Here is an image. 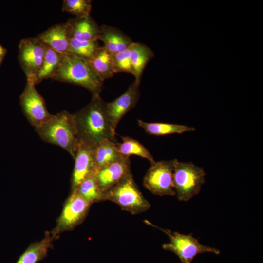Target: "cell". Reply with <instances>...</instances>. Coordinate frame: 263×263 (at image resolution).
Instances as JSON below:
<instances>
[{"instance_id": "obj_1", "label": "cell", "mask_w": 263, "mask_h": 263, "mask_svg": "<svg viewBox=\"0 0 263 263\" xmlns=\"http://www.w3.org/2000/svg\"><path fill=\"white\" fill-rule=\"evenodd\" d=\"M73 114L80 141L92 148L106 139L117 143L106 102L100 95H93L88 104Z\"/></svg>"}, {"instance_id": "obj_2", "label": "cell", "mask_w": 263, "mask_h": 263, "mask_svg": "<svg viewBox=\"0 0 263 263\" xmlns=\"http://www.w3.org/2000/svg\"><path fill=\"white\" fill-rule=\"evenodd\" d=\"M35 129L44 142L62 148L74 158L79 139L73 113L66 110L61 111Z\"/></svg>"}, {"instance_id": "obj_3", "label": "cell", "mask_w": 263, "mask_h": 263, "mask_svg": "<svg viewBox=\"0 0 263 263\" xmlns=\"http://www.w3.org/2000/svg\"><path fill=\"white\" fill-rule=\"evenodd\" d=\"M50 79L81 86L92 96L100 95L103 85L89 61L68 53L64 54L59 67Z\"/></svg>"}, {"instance_id": "obj_4", "label": "cell", "mask_w": 263, "mask_h": 263, "mask_svg": "<svg viewBox=\"0 0 263 263\" xmlns=\"http://www.w3.org/2000/svg\"><path fill=\"white\" fill-rule=\"evenodd\" d=\"M110 201L132 215L141 214L150 207L135 182L132 174L103 193L102 201Z\"/></svg>"}, {"instance_id": "obj_5", "label": "cell", "mask_w": 263, "mask_h": 263, "mask_svg": "<svg viewBox=\"0 0 263 263\" xmlns=\"http://www.w3.org/2000/svg\"><path fill=\"white\" fill-rule=\"evenodd\" d=\"M204 168L192 162L175 163L173 170L174 188L179 201L186 202L198 194L205 182Z\"/></svg>"}, {"instance_id": "obj_6", "label": "cell", "mask_w": 263, "mask_h": 263, "mask_svg": "<svg viewBox=\"0 0 263 263\" xmlns=\"http://www.w3.org/2000/svg\"><path fill=\"white\" fill-rule=\"evenodd\" d=\"M147 224L157 228L169 238V242L162 245L163 249L172 252L179 258L182 263H191L198 255L205 252H211L218 255L219 249L202 244L198 239L194 238L192 234H184L177 232H172L167 229H163L147 221Z\"/></svg>"}, {"instance_id": "obj_7", "label": "cell", "mask_w": 263, "mask_h": 263, "mask_svg": "<svg viewBox=\"0 0 263 263\" xmlns=\"http://www.w3.org/2000/svg\"><path fill=\"white\" fill-rule=\"evenodd\" d=\"M177 159L155 162L148 170L143 180L145 188L159 196H174L173 170Z\"/></svg>"}, {"instance_id": "obj_8", "label": "cell", "mask_w": 263, "mask_h": 263, "mask_svg": "<svg viewBox=\"0 0 263 263\" xmlns=\"http://www.w3.org/2000/svg\"><path fill=\"white\" fill-rule=\"evenodd\" d=\"M19 100L25 116L35 129L42 125L52 115L47 108L44 99L37 90L33 81L26 80Z\"/></svg>"}, {"instance_id": "obj_9", "label": "cell", "mask_w": 263, "mask_h": 263, "mask_svg": "<svg viewBox=\"0 0 263 263\" xmlns=\"http://www.w3.org/2000/svg\"><path fill=\"white\" fill-rule=\"evenodd\" d=\"M46 49V46L37 37L24 38L20 41L18 59L26 80L35 82L42 64Z\"/></svg>"}, {"instance_id": "obj_10", "label": "cell", "mask_w": 263, "mask_h": 263, "mask_svg": "<svg viewBox=\"0 0 263 263\" xmlns=\"http://www.w3.org/2000/svg\"><path fill=\"white\" fill-rule=\"evenodd\" d=\"M91 205L76 190L72 191L58 219L57 229H72L80 224L86 217Z\"/></svg>"}, {"instance_id": "obj_11", "label": "cell", "mask_w": 263, "mask_h": 263, "mask_svg": "<svg viewBox=\"0 0 263 263\" xmlns=\"http://www.w3.org/2000/svg\"><path fill=\"white\" fill-rule=\"evenodd\" d=\"M132 175L130 157H124L105 166L95 173L98 187L102 193Z\"/></svg>"}, {"instance_id": "obj_12", "label": "cell", "mask_w": 263, "mask_h": 263, "mask_svg": "<svg viewBox=\"0 0 263 263\" xmlns=\"http://www.w3.org/2000/svg\"><path fill=\"white\" fill-rule=\"evenodd\" d=\"M140 82L134 80L119 97L111 102L106 103L107 112L115 130L121 119L138 102L140 96Z\"/></svg>"}, {"instance_id": "obj_13", "label": "cell", "mask_w": 263, "mask_h": 263, "mask_svg": "<svg viewBox=\"0 0 263 263\" xmlns=\"http://www.w3.org/2000/svg\"><path fill=\"white\" fill-rule=\"evenodd\" d=\"M74 168L71 179L72 191L86 178L96 172L94 148L80 141L74 158Z\"/></svg>"}, {"instance_id": "obj_14", "label": "cell", "mask_w": 263, "mask_h": 263, "mask_svg": "<svg viewBox=\"0 0 263 263\" xmlns=\"http://www.w3.org/2000/svg\"><path fill=\"white\" fill-rule=\"evenodd\" d=\"M38 38L46 46L62 54H66L72 38L69 23L54 25L40 33Z\"/></svg>"}, {"instance_id": "obj_15", "label": "cell", "mask_w": 263, "mask_h": 263, "mask_svg": "<svg viewBox=\"0 0 263 263\" xmlns=\"http://www.w3.org/2000/svg\"><path fill=\"white\" fill-rule=\"evenodd\" d=\"M98 40L103 42V47L112 54L129 49L133 43L131 38L120 29L107 25L100 26Z\"/></svg>"}, {"instance_id": "obj_16", "label": "cell", "mask_w": 263, "mask_h": 263, "mask_svg": "<svg viewBox=\"0 0 263 263\" xmlns=\"http://www.w3.org/2000/svg\"><path fill=\"white\" fill-rule=\"evenodd\" d=\"M67 22L71 27L72 38L83 41H98L100 26L91 16L71 18Z\"/></svg>"}, {"instance_id": "obj_17", "label": "cell", "mask_w": 263, "mask_h": 263, "mask_svg": "<svg viewBox=\"0 0 263 263\" xmlns=\"http://www.w3.org/2000/svg\"><path fill=\"white\" fill-rule=\"evenodd\" d=\"M129 49L133 75L135 80L140 82L145 68L154 57V53L146 45L139 42H133Z\"/></svg>"}, {"instance_id": "obj_18", "label": "cell", "mask_w": 263, "mask_h": 263, "mask_svg": "<svg viewBox=\"0 0 263 263\" xmlns=\"http://www.w3.org/2000/svg\"><path fill=\"white\" fill-rule=\"evenodd\" d=\"M116 143L106 139L94 148L96 171L106 165L125 157L119 152Z\"/></svg>"}, {"instance_id": "obj_19", "label": "cell", "mask_w": 263, "mask_h": 263, "mask_svg": "<svg viewBox=\"0 0 263 263\" xmlns=\"http://www.w3.org/2000/svg\"><path fill=\"white\" fill-rule=\"evenodd\" d=\"M89 61L103 82L113 76L115 73L113 67L112 54L103 46L99 48L93 57Z\"/></svg>"}, {"instance_id": "obj_20", "label": "cell", "mask_w": 263, "mask_h": 263, "mask_svg": "<svg viewBox=\"0 0 263 263\" xmlns=\"http://www.w3.org/2000/svg\"><path fill=\"white\" fill-rule=\"evenodd\" d=\"M138 124L146 133L155 136L166 135L174 133L181 134L195 130L194 127L183 125L160 122L149 123L141 120H138Z\"/></svg>"}, {"instance_id": "obj_21", "label": "cell", "mask_w": 263, "mask_h": 263, "mask_svg": "<svg viewBox=\"0 0 263 263\" xmlns=\"http://www.w3.org/2000/svg\"><path fill=\"white\" fill-rule=\"evenodd\" d=\"M64 55L46 46L42 64L35 79L36 85L43 80L51 78L59 67Z\"/></svg>"}, {"instance_id": "obj_22", "label": "cell", "mask_w": 263, "mask_h": 263, "mask_svg": "<svg viewBox=\"0 0 263 263\" xmlns=\"http://www.w3.org/2000/svg\"><path fill=\"white\" fill-rule=\"evenodd\" d=\"M51 245L52 239L50 236L34 243L20 256L16 263H37L46 256Z\"/></svg>"}, {"instance_id": "obj_23", "label": "cell", "mask_w": 263, "mask_h": 263, "mask_svg": "<svg viewBox=\"0 0 263 263\" xmlns=\"http://www.w3.org/2000/svg\"><path fill=\"white\" fill-rule=\"evenodd\" d=\"M122 142L117 143V148L121 154L125 157L137 155L149 160L151 165L156 161L149 150L137 140L129 136H122Z\"/></svg>"}, {"instance_id": "obj_24", "label": "cell", "mask_w": 263, "mask_h": 263, "mask_svg": "<svg viewBox=\"0 0 263 263\" xmlns=\"http://www.w3.org/2000/svg\"><path fill=\"white\" fill-rule=\"evenodd\" d=\"M100 47L98 41H83L71 38L67 53L90 61Z\"/></svg>"}, {"instance_id": "obj_25", "label": "cell", "mask_w": 263, "mask_h": 263, "mask_svg": "<svg viewBox=\"0 0 263 263\" xmlns=\"http://www.w3.org/2000/svg\"><path fill=\"white\" fill-rule=\"evenodd\" d=\"M95 173L84 179L75 189L91 204L102 202L103 193L97 185Z\"/></svg>"}, {"instance_id": "obj_26", "label": "cell", "mask_w": 263, "mask_h": 263, "mask_svg": "<svg viewBox=\"0 0 263 263\" xmlns=\"http://www.w3.org/2000/svg\"><path fill=\"white\" fill-rule=\"evenodd\" d=\"M91 0H64L62 10L75 16V17H85L90 16L92 9Z\"/></svg>"}, {"instance_id": "obj_27", "label": "cell", "mask_w": 263, "mask_h": 263, "mask_svg": "<svg viewBox=\"0 0 263 263\" xmlns=\"http://www.w3.org/2000/svg\"><path fill=\"white\" fill-rule=\"evenodd\" d=\"M129 48L112 54L113 67L115 73L126 72L133 75Z\"/></svg>"}, {"instance_id": "obj_28", "label": "cell", "mask_w": 263, "mask_h": 263, "mask_svg": "<svg viewBox=\"0 0 263 263\" xmlns=\"http://www.w3.org/2000/svg\"><path fill=\"white\" fill-rule=\"evenodd\" d=\"M7 53V49L0 43V67Z\"/></svg>"}]
</instances>
